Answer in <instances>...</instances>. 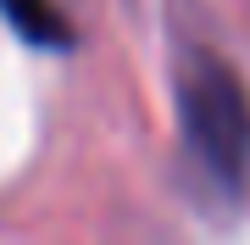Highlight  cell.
Listing matches in <instances>:
<instances>
[{"label":"cell","instance_id":"obj_1","mask_svg":"<svg viewBox=\"0 0 250 245\" xmlns=\"http://www.w3.org/2000/svg\"><path fill=\"white\" fill-rule=\"evenodd\" d=\"M178 117L200 167L239 190L250 167V95L239 73L217 56H189L178 67Z\"/></svg>","mask_w":250,"mask_h":245},{"label":"cell","instance_id":"obj_2","mask_svg":"<svg viewBox=\"0 0 250 245\" xmlns=\"http://www.w3.org/2000/svg\"><path fill=\"white\" fill-rule=\"evenodd\" d=\"M6 6V17L22 28L28 39H39V45H67V22L62 11H56V0H0Z\"/></svg>","mask_w":250,"mask_h":245}]
</instances>
